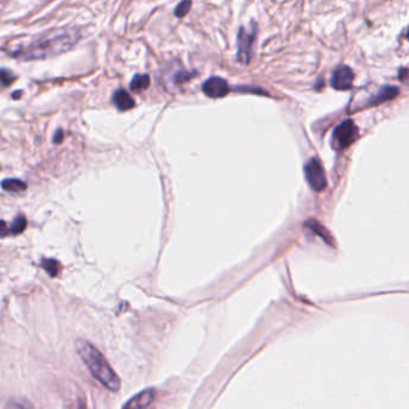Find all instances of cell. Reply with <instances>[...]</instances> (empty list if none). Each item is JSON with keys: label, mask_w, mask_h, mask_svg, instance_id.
Returning <instances> with one entry per match:
<instances>
[{"label": "cell", "mask_w": 409, "mask_h": 409, "mask_svg": "<svg viewBox=\"0 0 409 409\" xmlns=\"http://www.w3.org/2000/svg\"><path fill=\"white\" fill-rule=\"evenodd\" d=\"M10 234L9 227L6 225L5 221H0V236H6Z\"/></svg>", "instance_id": "obj_17"}, {"label": "cell", "mask_w": 409, "mask_h": 409, "mask_svg": "<svg viewBox=\"0 0 409 409\" xmlns=\"http://www.w3.org/2000/svg\"><path fill=\"white\" fill-rule=\"evenodd\" d=\"M154 398L155 391L153 389H147L130 399L126 404H124V408H147L153 403Z\"/></svg>", "instance_id": "obj_8"}, {"label": "cell", "mask_w": 409, "mask_h": 409, "mask_svg": "<svg viewBox=\"0 0 409 409\" xmlns=\"http://www.w3.org/2000/svg\"><path fill=\"white\" fill-rule=\"evenodd\" d=\"M150 86V77L148 75H136L130 83V88L133 92H143Z\"/></svg>", "instance_id": "obj_11"}, {"label": "cell", "mask_w": 409, "mask_h": 409, "mask_svg": "<svg viewBox=\"0 0 409 409\" xmlns=\"http://www.w3.org/2000/svg\"><path fill=\"white\" fill-rule=\"evenodd\" d=\"M76 349L96 380H99L102 385L113 392L120 389L121 383L119 377L98 348L94 347L90 342L81 338L76 342Z\"/></svg>", "instance_id": "obj_2"}, {"label": "cell", "mask_w": 409, "mask_h": 409, "mask_svg": "<svg viewBox=\"0 0 409 409\" xmlns=\"http://www.w3.org/2000/svg\"><path fill=\"white\" fill-rule=\"evenodd\" d=\"M405 76H407V69H403V70H402V72H401V74H398L399 80H402V81H403L404 78H405Z\"/></svg>", "instance_id": "obj_19"}, {"label": "cell", "mask_w": 409, "mask_h": 409, "mask_svg": "<svg viewBox=\"0 0 409 409\" xmlns=\"http://www.w3.org/2000/svg\"><path fill=\"white\" fill-rule=\"evenodd\" d=\"M305 177L312 190L320 192L326 187V177L322 163L318 159H311L305 165Z\"/></svg>", "instance_id": "obj_5"}, {"label": "cell", "mask_w": 409, "mask_h": 409, "mask_svg": "<svg viewBox=\"0 0 409 409\" xmlns=\"http://www.w3.org/2000/svg\"><path fill=\"white\" fill-rule=\"evenodd\" d=\"M113 104L118 110L125 112L135 107V100L131 98V95L126 90L119 89L113 94Z\"/></svg>", "instance_id": "obj_9"}, {"label": "cell", "mask_w": 409, "mask_h": 409, "mask_svg": "<svg viewBox=\"0 0 409 409\" xmlns=\"http://www.w3.org/2000/svg\"><path fill=\"white\" fill-rule=\"evenodd\" d=\"M398 93H399V90H398L397 87L385 86V87L380 88L379 92L375 94V95L373 96V99L369 101L368 105L375 106V105H379V104H384V102L390 101V100L395 99L396 96L398 95Z\"/></svg>", "instance_id": "obj_10"}, {"label": "cell", "mask_w": 409, "mask_h": 409, "mask_svg": "<svg viewBox=\"0 0 409 409\" xmlns=\"http://www.w3.org/2000/svg\"><path fill=\"white\" fill-rule=\"evenodd\" d=\"M27 227V220L23 215H18V216L12 221L11 226L9 227V231H10V234L12 235H17L21 234V233L24 232Z\"/></svg>", "instance_id": "obj_13"}, {"label": "cell", "mask_w": 409, "mask_h": 409, "mask_svg": "<svg viewBox=\"0 0 409 409\" xmlns=\"http://www.w3.org/2000/svg\"><path fill=\"white\" fill-rule=\"evenodd\" d=\"M78 39H80V33L77 30H66V32L51 35L47 39L36 41L30 46L14 53L12 56L21 60L51 58V57L68 52L70 48L77 44Z\"/></svg>", "instance_id": "obj_1"}, {"label": "cell", "mask_w": 409, "mask_h": 409, "mask_svg": "<svg viewBox=\"0 0 409 409\" xmlns=\"http://www.w3.org/2000/svg\"><path fill=\"white\" fill-rule=\"evenodd\" d=\"M191 5H192V3H191V0H184L183 3H180L177 6V9H175V16L177 17H184L185 15L187 14V12L190 11L191 9Z\"/></svg>", "instance_id": "obj_16"}, {"label": "cell", "mask_w": 409, "mask_h": 409, "mask_svg": "<svg viewBox=\"0 0 409 409\" xmlns=\"http://www.w3.org/2000/svg\"><path fill=\"white\" fill-rule=\"evenodd\" d=\"M359 137V130L353 120L348 119L341 123L332 133V145L335 149L343 150L349 147Z\"/></svg>", "instance_id": "obj_3"}, {"label": "cell", "mask_w": 409, "mask_h": 409, "mask_svg": "<svg viewBox=\"0 0 409 409\" xmlns=\"http://www.w3.org/2000/svg\"><path fill=\"white\" fill-rule=\"evenodd\" d=\"M202 90L208 98L221 99L228 94V84L221 77H211L203 83Z\"/></svg>", "instance_id": "obj_7"}, {"label": "cell", "mask_w": 409, "mask_h": 409, "mask_svg": "<svg viewBox=\"0 0 409 409\" xmlns=\"http://www.w3.org/2000/svg\"><path fill=\"white\" fill-rule=\"evenodd\" d=\"M59 265L60 264L57 262L56 259H42V262H41L42 268H44L45 270L50 274V276H52V277H56L57 275H58L59 269H60Z\"/></svg>", "instance_id": "obj_14"}, {"label": "cell", "mask_w": 409, "mask_h": 409, "mask_svg": "<svg viewBox=\"0 0 409 409\" xmlns=\"http://www.w3.org/2000/svg\"><path fill=\"white\" fill-rule=\"evenodd\" d=\"M257 38V26L251 23V29L240 28L238 33V60L248 64L253 57V45Z\"/></svg>", "instance_id": "obj_4"}, {"label": "cell", "mask_w": 409, "mask_h": 409, "mask_svg": "<svg viewBox=\"0 0 409 409\" xmlns=\"http://www.w3.org/2000/svg\"><path fill=\"white\" fill-rule=\"evenodd\" d=\"M3 189L10 192H21L27 189V184L20 179H5L2 183Z\"/></svg>", "instance_id": "obj_12"}, {"label": "cell", "mask_w": 409, "mask_h": 409, "mask_svg": "<svg viewBox=\"0 0 409 409\" xmlns=\"http://www.w3.org/2000/svg\"><path fill=\"white\" fill-rule=\"evenodd\" d=\"M354 78L355 75L349 66H338L332 74L331 87L336 90H349L353 87Z\"/></svg>", "instance_id": "obj_6"}, {"label": "cell", "mask_w": 409, "mask_h": 409, "mask_svg": "<svg viewBox=\"0 0 409 409\" xmlns=\"http://www.w3.org/2000/svg\"><path fill=\"white\" fill-rule=\"evenodd\" d=\"M54 143H60V142L63 141V131L62 130H59V131L56 132V136H54Z\"/></svg>", "instance_id": "obj_18"}, {"label": "cell", "mask_w": 409, "mask_h": 409, "mask_svg": "<svg viewBox=\"0 0 409 409\" xmlns=\"http://www.w3.org/2000/svg\"><path fill=\"white\" fill-rule=\"evenodd\" d=\"M15 75L12 74L11 71H9V70L6 69H0V84L2 86H10L12 82L15 81Z\"/></svg>", "instance_id": "obj_15"}]
</instances>
